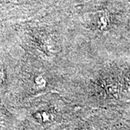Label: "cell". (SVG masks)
Wrapping results in <instances>:
<instances>
[{
    "label": "cell",
    "instance_id": "cell-1",
    "mask_svg": "<svg viewBox=\"0 0 130 130\" xmlns=\"http://www.w3.org/2000/svg\"><path fill=\"white\" fill-rule=\"evenodd\" d=\"M4 79H5V75H4V73L2 70H0V84L2 83V82L4 81Z\"/></svg>",
    "mask_w": 130,
    "mask_h": 130
},
{
    "label": "cell",
    "instance_id": "cell-2",
    "mask_svg": "<svg viewBox=\"0 0 130 130\" xmlns=\"http://www.w3.org/2000/svg\"><path fill=\"white\" fill-rule=\"evenodd\" d=\"M82 130H88V129H82Z\"/></svg>",
    "mask_w": 130,
    "mask_h": 130
}]
</instances>
